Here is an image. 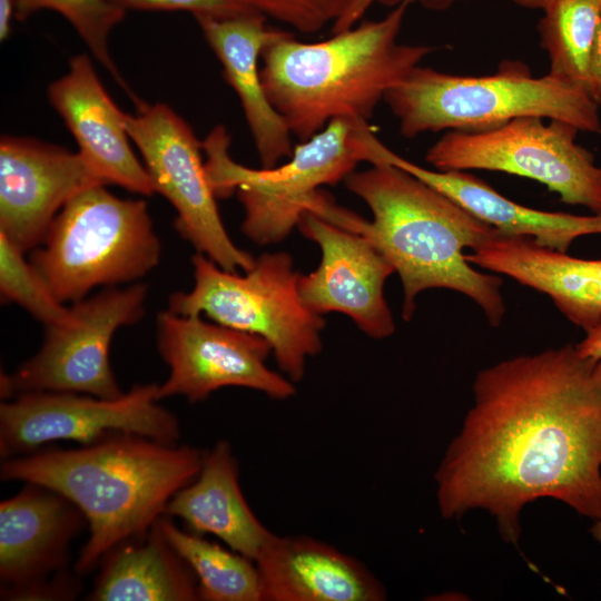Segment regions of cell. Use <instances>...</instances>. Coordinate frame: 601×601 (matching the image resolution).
Returning <instances> with one entry per match:
<instances>
[{"instance_id":"1","label":"cell","mask_w":601,"mask_h":601,"mask_svg":"<svg viewBox=\"0 0 601 601\" xmlns=\"http://www.w3.org/2000/svg\"><path fill=\"white\" fill-rule=\"evenodd\" d=\"M474 402L435 472L444 519L480 509L518 544L538 499L601 520V359L569 343L476 374Z\"/></svg>"},{"instance_id":"2","label":"cell","mask_w":601,"mask_h":601,"mask_svg":"<svg viewBox=\"0 0 601 601\" xmlns=\"http://www.w3.org/2000/svg\"><path fill=\"white\" fill-rule=\"evenodd\" d=\"M204 455L189 445L124 434L4 459L0 479L51 489L81 510L89 538L75 571L85 574L118 544L145 535L174 494L198 475Z\"/></svg>"},{"instance_id":"3","label":"cell","mask_w":601,"mask_h":601,"mask_svg":"<svg viewBox=\"0 0 601 601\" xmlns=\"http://www.w3.org/2000/svg\"><path fill=\"white\" fill-rule=\"evenodd\" d=\"M347 188L373 214L361 235L370 239L398 274L404 292L402 317L410 321L416 297L426 289L446 288L471 298L492 327L506 308L502 279L473 268L465 249H474L499 233L452 198L386 162L351 173Z\"/></svg>"},{"instance_id":"4","label":"cell","mask_w":601,"mask_h":601,"mask_svg":"<svg viewBox=\"0 0 601 601\" xmlns=\"http://www.w3.org/2000/svg\"><path fill=\"white\" fill-rule=\"evenodd\" d=\"M414 1L401 0L384 19L326 41L304 43L285 32L264 49L263 86L292 135L305 141L335 118L367 121L386 92L434 50L396 42Z\"/></svg>"},{"instance_id":"5","label":"cell","mask_w":601,"mask_h":601,"mask_svg":"<svg viewBox=\"0 0 601 601\" xmlns=\"http://www.w3.org/2000/svg\"><path fill=\"white\" fill-rule=\"evenodd\" d=\"M366 120L332 119L321 131L297 145L289 161L252 169L228 152L229 136L218 126L201 141L206 171L216 197L237 190L245 217L242 230L259 245L283 240L305 213L356 231L363 218L338 207L318 191L322 185L345 179L359 161H367Z\"/></svg>"},{"instance_id":"6","label":"cell","mask_w":601,"mask_h":601,"mask_svg":"<svg viewBox=\"0 0 601 601\" xmlns=\"http://www.w3.org/2000/svg\"><path fill=\"white\" fill-rule=\"evenodd\" d=\"M384 100L406 138L427 131H484L526 116L601 135L600 108L584 89L550 73L534 78L525 68L467 77L417 66Z\"/></svg>"},{"instance_id":"7","label":"cell","mask_w":601,"mask_h":601,"mask_svg":"<svg viewBox=\"0 0 601 601\" xmlns=\"http://www.w3.org/2000/svg\"><path fill=\"white\" fill-rule=\"evenodd\" d=\"M160 253L146 201L98 185L63 206L30 263L60 303L73 304L96 287L140 279Z\"/></svg>"},{"instance_id":"8","label":"cell","mask_w":601,"mask_h":601,"mask_svg":"<svg viewBox=\"0 0 601 601\" xmlns=\"http://www.w3.org/2000/svg\"><path fill=\"white\" fill-rule=\"evenodd\" d=\"M191 264L195 285L187 293H173L168 311L184 316L204 313L215 323L265 338L280 371L299 382L307 357L322 349L325 322L303 304L292 256L265 253L245 275L225 270L200 253Z\"/></svg>"},{"instance_id":"9","label":"cell","mask_w":601,"mask_h":601,"mask_svg":"<svg viewBox=\"0 0 601 601\" xmlns=\"http://www.w3.org/2000/svg\"><path fill=\"white\" fill-rule=\"evenodd\" d=\"M526 116L484 131H447L426 152L436 170L483 169L536 180L568 205L601 215V166L575 142L579 129Z\"/></svg>"},{"instance_id":"10","label":"cell","mask_w":601,"mask_h":601,"mask_svg":"<svg viewBox=\"0 0 601 601\" xmlns=\"http://www.w3.org/2000/svg\"><path fill=\"white\" fill-rule=\"evenodd\" d=\"M156 383L136 384L116 398L66 392H24L0 404V456L38 451L53 441L81 446L134 434L167 444L180 437L176 416L158 404Z\"/></svg>"},{"instance_id":"11","label":"cell","mask_w":601,"mask_h":601,"mask_svg":"<svg viewBox=\"0 0 601 601\" xmlns=\"http://www.w3.org/2000/svg\"><path fill=\"white\" fill-rule=\"evenodd\" d=\"M126 115V129L152 181L176 209L175 227L198 253L228 272L249 270L255 258L228 236L201 160V141L190 126L165 104L137 106Z\"/></svg>"},{"instance_id":"12","label":"cell","mask_w":601,"mask_h":601,"mask_svg":"<svg viewBox=\"0 0 601 601\" xmlns=\"http://www.w3.org/2000/svg\"><path fill=\"white\" fill-rule=\"evenodd\" d=\"M148 287H106L73 303V321L47 327L40 349L11 374H1V397L24 392H66L116 398L119 388L109 361L115 332L145 313Z\"/></svg>"},{"instance_id":"13","label":"cell","mask_w":601,"mask_h":601,"mask_svg":"<svg viewBox=\"0 0 601 601\" xmlns=\"http://www.w3.org/2000/svg\"><path fill=\"white\" fill-rule=\"evenodd\" d=\"M157 347L170 370L159 385V401L183 395L190 403L201 402L226 386L247 387L274 400L296 392L294 382L266 365L272 347L265 338L199 316L159 313Z\"/></svg>"},{"instance_id":"14","label":"cell","mask_w":601,"mask_h":601,"mask_svg":"<svg viewBox=\"0 0 601 601\" xmlns=\"http://www.w3.org/2000/svg\"><path fill=\"white\" fill-rule=\"evenodd\" d=\"M24 484L0 503L1 599H72L80 585L68 573L69 546L87 519L62 494Z\"/></svg>"},{"instance_id":"15","label":"cell","mask_w":601,"mask_h":601,"mask_svg":"<svg viewBox=\"0 0 601 601\" xmlns=\"http://www.w3.org/2000/svg\"><path fill=\"white\" fill-rule=\"evenodd\" d=\"M297 227L322 250L318 267L298 277L303 304L313 313L347 315L367 336L386 338L395 331L384 297L393 265L365 236L341 228L313 213H305Z\"/></svg>"},{"instance_id":"16","label":"cell","mask_w":601,"mask_h":601,"mask_svg":"<svg viewBox=\"0 0 601 601\" xmlns=\"http://www.w3.org/2000/svg\"><path fill=\"white\" fill-rule=\"evenodd\" d=\"M98 185L106 186L79 152L4 135L0 140V233L22 252L35 249L63 206Z\"/></svg>"},{"instance_id":"17","label":"cell","mask_w":601,"mask_h":601,"mask_svg":"<svg viewBox=\"0 0 601 601\" xmlns=\"http://www.w3.org/2000/svg\"><path fill=\"white\" fill-rule=\"evenodd\" d=\"M48 98L75 137L78 152L106 185L145 196L155 193L129 144L127 114L109 97L87 55L70 59L67 73L49 85Z\"/></svg>"},{"instance_id":"18","label":"cell","mask_w":601,"mask_h":601,"mask_svg":"<svg viewBox=\"0 0 601 601\" xmlns=\"http://www.w3.org/2000/svg\"><path fill=\"white\" fill-rule=\"evenodd\" d=\"M263 601H382L386 591L357 559L305 535L273 534L254 560Z\"/></svg>"},{"instance_id":"19","label":"cell","mask_w":601,"mask_h":601,"mask_svg":"<svg viewBox=\"0 0 601 601\" xmlns=\"http://www.w3.org/2000/svg\"><path fill=\"white\" fill-rule=\"evenodd\" d=\"M492 273L546 294L556 308L584 332L601 323V259H583L500 231L465 254Z\"/></svg>"},{"instance_id":"20","label":"cell","mask_w":601,"mask_h":601,"mask_svg":"<svg viewBox=\"0 0 601 601\" xmlns=\"http://www.w3.org/2000/svg\"><path fill=\"white\" fill-rule=\"evenodd\" d=\"M194 17L240 99L263 167L276 166L293 154L292 132L267 98L258 59L285 32L268 28L266 16L257 11L231 18Z\"/></svg>"},{"instance_id":"21","label":"cell","mask_w":601,"mask_h":601,"mask_svg":"<svg viewBox=\"0 0 601 601\" xmlns=\"http://www.w3.org/2000/svg\"><path fill=\"white\" fill-rule=\"evenodd\" d=\"M372 145V165L386 162L406 170L501 234L531 237L544 247L563 253L577 238L601 234V215L582 216L530 208L506 198L465 171L427 169L396 155L377 138Z\"/></svg>"},{"instance_id":"22","label":"cell","mask_w":601,"mask_h":601,"mask_svg":"<svg viewBox=\"0 0 601 601\" xmlns=\"http://www.w3.org/2000/svg\"><path fill=\"white\" fill-rule=\"evenodd\" d=\"M164 515L179 518L193 533L217 536L253 561L274 534L248 505L237 460L225 440L205 451L198 475L174 494Z\"/></svg>"},{"instance_id":"23","label":"cell","mask_w":601,"mask_h":601,"mask_svg":"<svg viewBox=\"0 0 601 601\" xmlns=\"http://www.w3.org/2000/svg\"><path fill=\"white\" fill-rule=\"evenodd\" d=\"M88 600L195 601L198 581L157 522L142 536L111 549L99 562Z\"/></svg>"},{"instance_id":"24","label":"cell","mask_w":601,"mask_h":601,"mask_svg":"<svg viewBox=\"0 0 601 601\" xmlns=\"http://www.w3.org/2000/svg\"><path fill=\"white\" fill-rule=\"evenodd\" d=\"M158 524L196 575L200 600L263 601L255 561L203 535L180 530L168 515L160 516Z\"/></svg>"},{"instance_id":"25","label":"cell","mask_w":601,"mask_h":601,"mask_svg":"<svg viewBox=\"0 0 601 601\" xmlns=\"http://www.w3.org/2000/svg\"><path fill=\"white\" fill-rule=\"evenodd\" d=\"M601 20V0H555L539 22L550 75L585 89L589 63Z\"/></svg>"},{"instance_id":"26","label":"cell","mask_w":601,"mask_h":601,"mask_svg":"<svg viewBox=\"0 0 601 601\" xmlns=\"http://www.w3.org/2000/svg\"><path fill=\"white\" fill-rule=\"evenodd\" d=\"M41 9H50L63 16L97 61L135 100V104L141 102L131 92L109 52V36L125 18L126 9L110 0H17L16 19L23 21Z\"/></svg>"},{"instance_id":"27","label":"cell","mask_w":601,"mask_h":601,"mask_svg":"<svg viewBox=\"0 0 601 601\" xmlns=\"http://www.w3.org/2000/svg\"><path fill=\"white\" fill-rule=\"evenodd\" d=\"M23 253L0 233L1 300L20 305L46 327L70 324L73 321L71 307L53 296Z\"/></svg>"},{"instance_id":"28","label":"cell","mask_w":601,"mask_h":601,"mask_svg":"<svg viewBox=\"0 0 601 601\" xmlns=\"http://www.w3.org/2000/svg\"><path fill=\"white\" fill-rule=\"evenodd\" d=\"M256 11L303 33L319 31L335 22L348 0H242Z\"/></svg>"},{"instance_id":"29","label":"cell","mask_w":601,"mask_h":601,"mask_svg":"<svg viewBox=\"0 0 601 601\" xmlns=\"http://www.w3.org/2000/svg\"><path fill=\"white\" fill-rule=\"evenodd\" d=\"M124 9L186 10L194 16L231 18L255 12L242 0H110ZM258 12V11H257Z\"/></svg>"},{"instance_id":"30","label":"cell","mask_w":601,"mask_h":601,"mask_svg":"<svg viewBox=\"0 0 601 601\" xmlns=\"http://www.w3.org/2000/svg\"><path fill=\"white\" fill-rule=\"evenodd\" d=\"M401 0H348L344 11L333 23L334 33L355 27V23L365 14L374 2L398 3ZM423 7L443 11L459 1L464 0H417Z\"/></svg>"},{"instance_id":"31","label":"cell","mask_w":601,"mask_h":601,"mask_svg":"<svg viewBox=\"0 0 601 601\" xmlns=\"http://www.w3.org/2000/svg\"><path fill=\"white\" fill-rule=\"evenodd\" d=\"M585 89L592 100L601 108V20L591 53Z\"/></svg>"},{"instance_id":"32","label":"cell","mask_w":601,"mask_h":601,"mask_svg":"<svg viewBox=\"0 0 601 601\" xmlns=\"http://www.w3.org/2000/svg\"><path fill=\"white\" fill-rule=\"evenodd\" d=\"M583 357L601 359V323L585 332V337L575 345Z\"/></svg>"},{"instance_id":"33","label":"cell","mask_w":601,"mask_h":601,"mask_svg":"<svg viewBox=\"0 0 601 601\" xmlns=\"http://www.w3.org/2000/svg\"><path fill=\"white\" fill-rule=\"evenodd\" d=\"M17 0H0V40L4 41L11 32L12 19L16 18Z\"/></svg>"},{"instance_id":"34","label":"cell","mask_w":601,"mask_h":601,"mask_svg":"<svg viewBox=\"0 0 601 601\" xmlns=\"http://www.w3.org/2000/svg\"><path fill=\"white\" fill-rule=\"evenodd\" d=\"M518 6L530 8V9H542L544 10L555 0H513Z\"/></svg>"},{"instance_id":"35","label":"cell","mask_w":601,"mask_h":601,"mask_svg":"<svg viewBox=\"0 0 601 601\" xmlns=\"http://www.w3.org/2000/svg\"><path fill=\"white\" fill-rule=\"evenodd\" d=\"M593 538L601 543V520H595L591 528Z\"/></svg>"}]
</instances>
